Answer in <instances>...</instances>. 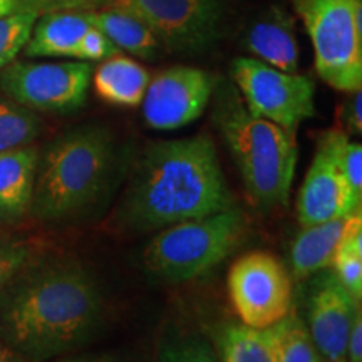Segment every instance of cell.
<instances>
[{
    "mask_svg": "<svg viewBox=\"0 0 362 362\" xmlns=\"http://www.w3.org/2000/svg\"><path fill=\"white\" fill-rule=\"evenodd\" d=\"M314 45L320 79L342 93L362 88V0H293Z\"/></svg>",
    "mask_w": 362,
    "mask_h": 362,
    "instance_id": "8992f818",
    "label": "cell"
},
{
    "mask_svg": "<svg viewBox=\"0 0 362 362\" xmlns=\"http://www.w3.org/2000/svg\"><path fill=\"white\" fill-rule=\"evenodd\" d=\"M123 168L110 129L89 124L67 131L39 153L30 214L47 223L81 218L106 202Z\"/></svg>",
    "mask_w": 362,
    "mask_h": 362,
    "instance_id": "3957f363",
    "label": "cell"
},
{
    "mask_svg": "<svg viewBox=\"0 0 362 362\" xmlns=\"http://www.w3.org/2000/svg\"><path fill=\"white\" fill-rule=\"evenodd\" d=\"M344 129H329L319 136L315 155L297 198V218L302 226L329 221L361 211L362 198L352 192L339 165V143Z\"/></svg>",
    "mask_w": 362,
    "mask_h": 362,
    "instance_id": "8fae6325",
    "label": "cell"
},
{
    "mask_svg": "<svg viewBox=\"0 0 362 362\" xmlns=\"http://www.w3.org/2000/svg\"><path fill=\"white\" fill-rule=\"evenodd\" d=\"M0 362H22V357L17 356L11 347L0 341Z\"/></svg>",
    "mask_w": 362,
    "mask_h": 362,
    "instance_id": "d6a6232c",
    "label": "cell"
},
{
    "mask_svg": "<svg viewBox=\"0 0 362 362\" xmlns=\"http://www.w3.org/2000/svg\"><path fill=\"white\" fill-rule=\"evenodd\" d=\"M344 131L351 134H361L362 131V93L354 90L351 93L349 101L344 104Z\"/></svg>",
    "mask_w": 362,
    "mask_h": 362,
    "instance_id": "f546056e",
    "label": "cell"
},
{
    "mask_svg": "<svg viewBox=\"0 0 362 362\" xmlns=\"http://www.w3.org/2000/svg\"><path fill=\"white\" fill-rule=\"evenodd\" d=\"M39 151L22 146L0 153V221L13 223L30 211Z\"/></svg>",
    "mask_w": 362,
    "mask_h": 362,
    "instance_id": "2e32d148",
    "label": "cell"
},
{
    "mask_svg": "<svg viewBox=\"0 0 362 362\" xmlns=\"http://www.w3.org/2000/svg\"><path fill=\"white\" fill-rule=\"evenodd\" d=\"M226 285L240 320L250 327H272L292 310L291 274L270 252L238 257L230 267Z\"/></svg>",
    "mask_w": 362,
    "mask_h": 362,
    "instance_id": "ba28073f",
    "label": "cell"
},
{
    "mask_svg": "<svg viewBox=\"0 0 362 362\" xmlns=\"http://www.w3.org/2000/svg\"><path fill=\"white\" fill-rule=\"evenodd\" d=\"M247 237V216L237 205L218 214L158 230L143 250V265L156 279L188 282L215 269Z\"/></svg>",
    "mask_w": 362,
    "mask_h": 362,
    "instance_id": "5b68a950",
    "label": "cell"
},
{
    "mask_svg": "<svg viewBox=\"0 0 362 362\" xmlns=\"http://www.w3.org/2000/svg\"><path fill=\"white\" fill-rule=\"evenodd\" d=\"M275 362H324L304 320L291 310L270 327Z\"/></svg>",
    "mask_w": 362,
    "mask_h": 362,
    "instance_id": "44dd1931",
    "label": "cell"
},
{
    "mask_svg": "<svg viewBox=\"0 0 362 362\" xmlns=\"http://www.w3.org/2000/svg\"><path fill=\"white\" fill-rule=\"evenodd\" d=\"M314 275L307 288V327L324 362H346L347 341L361 315V300L330 269Z\"/></svg>",
    "mask_w": 362,
    "mask_h": 362,
    "instance_id": "4fadbf2b",
    "label": "cell"
},
{
    "mask_svg": "<svg viewBox=\"0 0 362 362\" xmlns=\"http://www.w3.org/2000/svg\"><path fill=\"white\" fill-rule=\"evenodd\" d=\"M119 54V49L107 39V35L101 33L98 27H90L81 39L78 45L76 59L79 61H104V59Z\"/></svg>",
    "mask_w": 362,
    "mask_h": 362,
    "instance_id": "f1b7e54d",
    "label": "cell"
},
{
    "mask_svg": "<svg viewBox=\"0 0 362 362\" xmlns=\"http://www.w3.org/2000/svg\"><path fill=\"white\" fill-rule=\"evenodd\" d=\"M336 277L356 298L362 297V230L342 242L330 265Z\"/></svg>",
    "mask_w": 362,
    "mask_h": 362,
    "instance_id": "cb8c5ba5",
    "label": "cell"
},
{
    "mask_svg": "<svg viewBox=\"0 0 362 362\" xmlns=\"http://www.w3.org/2000/svg\"><path fill=\"white\" fill-rule=\"evenodd\" d=\"M346 362H362V315L357 317L352 325L349 341H347Z\"/></svg>",
    "mask_w": 362,
    "mask_h": 362,
    "instance_id": "4dcf8cb0",
    "label": "cell"
},
{
    "mask_svg": "<svg viewBox=\"0 0 362 362\" xmlns=\"http://www.w3.org/2000/svg\"><path fill=\"white\" fill-rule=\"evenodd\" d=\"M216 341L220 362H275L270 327L228 324L220 329Z\"/></svg>",
    "mask_w": 362,
    "mask_h": 362,
    "instance_id": "ffe728a7",
    "label": "cell"
},
{
    "mask_svg": "<svg viewBox=\"0 0 362 362\" xmlns=\"http://www.w3.org/2000/svg\"><path fill=\"white\" fill-rule=\"evenodd\" d=\"M35 13H11L0 17V71L16 61L33 34Z\"/></svg>",
    "mask_w": 362,
    "mask_h": 362,
    "instance_id": "484cf974",
    "label": "cell"
},
{
    "mask_svg": "<svg viewBox=\"0 0 362 362\" xmlns=\"http://www.w3.org/2000/svg\"><path fill=\"white\" fill-rule=\"evenodd\" d=\"M243 45L259 61L284 72H297L298 44L293 21L282 8L274 7L253 22Z\"/></svg>",
    "mask_w": 362,
    "mask_h": 362,
    "instance_id": "9a60e30c",
    "label": "cell"
},
{
    "mask_svg": "<svg viewBox=\"0 0 362 362\" xmlns=\"http://www.w3.org/2000/svg\"><path fill=\"white\" fill-rule=\"evenodd\" d=\"M93 27L90 11H56L35 21L24 51L29 57H76L78 45Z\"/></svg>",
    "mask_w": 362,
    "mask_h": 362,
    "instance_id": "e0dca14e",
    "label": "cell"
},
{
    "mask_svg": "<svg viewBox=\"0 0 362 362\" xmlns=\"http://www.w3.org/2000/svg\"><path fill=\"white\" fill-rule=\"evenodd\" d=\"M106 298L78 260L27 264L0 291V341L33 362L83 349L106 324Z\"/></svg>",
    "mask_w": 362,
    "mask_h": 362,
    "instance_id": "6da1fadb",
    "label": "cell"
},
{
    "mask_svg": "<svg viewBox=\"0 0 362 362\" xmlns=\"http://www.w3.org/2000/svg\"><path fill=\"white\" fill-rule=\"evenodd\" d=\"M126 7L170 51H205L221 35L220 0H126Z\"/></svg>",
    "mask_w": 362,
    "mask_h": 362,
    "instance_id": "30bf717a",
    "label": "cell"
},
{
    "mask_svg": "<svg viewBox=\"0 0 362 362\" xmlns=\"http://www.w3.org/2000/svg\"><path fill=\"white\" fill-rule=\"evenodd\" d=\"M30 250L25 243L0 237V291L21 269L29 264Z\"/></svg>",
    "mask_w": 362,
    "mask_h": 362,
    "instance_id": "83f0119b",
    "label": "cell"
},
{
    "mask_svg": "<svg viewBox=\"0 0 362 362\" xmlns=\"http://www.w3.org/2000/svg\"><path fill=\"white\" fill-rule=\"evenodd\" d=\"M52 362H123L121 357L111 352H98V354H78V356H66L59 357Z\"/></svg>",
    "mask_w": 362,
    "mask_h": 362,
    "instance_id": "1f68e13d",
    "label": "cell"
},
{
    "mask_svg": "<svg viewBox=\"0 0 362 362\" xmlns=\"http://www.w3.org/2000/svg\"><path fill=\"white\" fill-rule=\"evenodd\" d=\"M42 131V119L35 111L8 96H0V153L29 146Z\"/></svg>",
    "mask_w": 362,
    "mask_h": 362,
    "instance_id": "7402d4cb",
    "label": "cell"
},
{
    "mask_svg": "<svg viewBox=\"0 0 362 362\" xmlns=\"http://www.w3.org/2000/svg\"><path fill=\"white\" fill-rule=\"evenodd\" d=\"M90 79L99 98L121 107L139 106L151 81L139 62L119 54L104 59Z\"/></svg>",
    "mask_w": 362,
    "mask_h": 362,
    "instance_id": "ac0fdd59",
    "label": "cell"
},
{
    "mask_svg": "<svg viewBox=\"0 0 362 362\" xmlns=\"http://www.w3.org/2000/svg\"><path fill=\"white\" fill-rule=\"evenodd\" d=\"M339 165L352 192L362 198V146L349 139V134H344L339 143Z\"/></svg>",
    "mask_w": 362,
    "mask_h": 362,
    "instance_id": "4316f807",
    "label": "cell"
},
{
    "mask_svg": "<svg viewBox=\"0 0 362 362\" xmlns=\"http://www.w3.org/2000/svg\"><path fill=\"white\" fill-rule=\"evenodd\" d=\"M158 362H220L211 344L194 332L168 334L163 339Z\"/></svg>",
    "mask_w": 362,
    "mask_h": 362,
    "instance_id": "603a6c76",
    "label": "cell"
},
{
    "mask_svg": "<svg viewBox=\"0 0 362 362\" xmlns=\"http://www.w3.org/2000/svg\"><path fill=\"white\" fill-rule=\"evenodd\" d=\"M235 88L253 116L272 121L296 134L298 126L315 116L314 81L297 72H284L253 57L232 62Z\"/></svg>",
    "mask_w": 362,
    "mask_h": 362,
    "instance_id": "52a82bcc",
    "label": "cell"
},
{
    "mask_svg": "<svg viewBox=\"0 0 362 362\" xmlns=\"http://www.w3.org/2000/svg\"><path fill=\"white\" fill-rule=\"evenodd\" d=\"M362 230V214L339 216L322 223L302 226L291 248L292 274L297 279L312 277L317 272L330 269L339 247L347 237Z\"/></svg>",
    "mask_w": 362,
    "mask_h": 362,
    "instance_id": "5bb4252c",
    "label": "cell"
},
{
    "mask_svg": "<svg viewBox=\"0 0 362 362\" xmlns=\"http://www.w3.org/2000/svg\"><path fill=\"white\" fill-rule=\"evenodd\" d=\"M90 19L119 51L123 49L141 59H155L161 51L163 45L153 30L129 7L110 6L90 11Z\"/></svg>",
    "mask_w": 362,
    "mask_h": 362,
    "instance_id": "d6986e66",
    "label": "cell"
},
{
    "mask_svg": "<svg viewBox=\"0 0 362 362\" xmlns=\"http://www.w3.org/2000/svg\"><path fill=\"white\" fill-rule=\"evenodd\" d=\"M214 76L197 67L176 66L149 81L143 98V117L149 128L173 131L203 115L215 90Z\"/></svg>",
    "mask_w": 362,
    "mask_h": 362,
    "instance_id": "7c38bea8",
    "label": "cell"
},
{
    "mask_svg": "<svg viewBox=\"0 0 362 362\" xmlns=\"http://www.w3.org/2000/svg\"><path fill=\"white\" fill-rule=\"evenodd\" d=\"M215 141L208 134L148 144L115 211L128 233L158 232L233 206Z\"/></svg>",
    "mask_w": 362,
    "mask_h": 362,
    "instance_id": "7a4b0ae2",
    "label": "cell"
},
{
    "mask_svg": "<svg viewBox=\"0 0 362 362\" xmlns=\"http://www.w3.org/2000/svg\"><path fill=\"white\" fill-rule=\"evenodd\" d=\"M93 66L78 62L13 61L0 72V89L33 111L72 112L88 98Z\"/></svg>",
    "mask_w": 362,
    "mask_h": 362,
    "instance_id": "9c48e42d",
    "label": "cell"
},
{
    "mask_svg": "<svg viewBox=\"0 0 362 362\" xmlns=\"http://www.w3.org/2000/svg\"><path fill=\"white\" fill-rule=\"evenodd\" d=\"M214 121L237 165L247 197L262 211L284 208L296 176V134L253 116L233 83L215 86Z\"/></svg>",
    "mask_w": 362,
    "mask_h": 362,
    "instance_id": "277c9868",
    "label": "cell"
},
{
    "mask_svg": "<svg viewBox=\"0 0 362 362\" xmlns=\"http://www.w3.org/2000/svg\"><path fill=\"white\" fill-rule=\"evenodd\" d=\"M126 0H0V17L11 13H44L56 11H98L110 6H124Z\"/></svg>",
    "mask_w": 362,
    "mask_h": 362,
    "instance_id": "d4e9b609",
    "label": "cell"
}]
</instances>
